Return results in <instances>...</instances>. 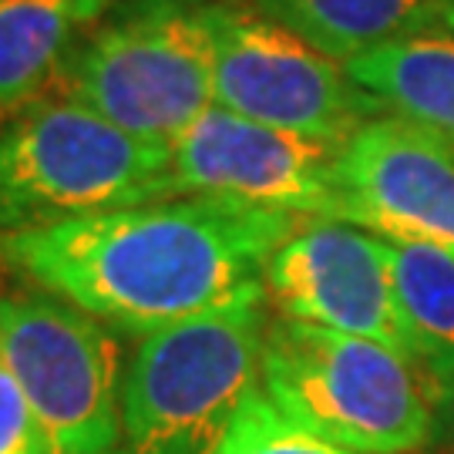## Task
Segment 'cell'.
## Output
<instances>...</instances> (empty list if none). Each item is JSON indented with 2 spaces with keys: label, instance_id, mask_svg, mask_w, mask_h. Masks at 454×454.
<instances>
[{
  "label": "cell",
  "instance_id": "6da1fadb",
  "mask_svg": "<svg viewBox=\"0 0 454 454\" xmlns=\"http://www.w3.org/2000/svg\"><path fill=\"white\" fill-rule=\"evenodd\" d=\"M303 223L223 195H168L0 236V270L142 340L266 300V266Z\"/></svg>",
  "mask_w": 454,
  "mask_h": 454
},
{
  "label": "cell",
  "instance_id": "7a4b0ae2",
  "mask_svg": "<svg viewBox=\"0 0 454 454\" xmlns=\"http://www.w3.org/2000/svg\"><path fill=\"white\" fill-rule=\"evenodd\" d=\"M262 390L296 427L354 454H418L441 434V384L418 357L283 317L266 326Z\"/></svg>",
  "mask_w": 454,
  "mask_h": 454
},
{
  "label": "cell",
  "instance_id": "3957f363",
  "mask_svg": "<svg viewBox=\"0 0 454 454\" xmlns=\"http://www.w3.org/2000/svg\"><path fill=\"white\" fill-rule=\"evenodd\" d=\"M48 98L168 145L215 105L212 0H118Z\"/></svg>",
  "mask_w": 454,
  "mask_h": 454
},
{
  "label": "cell",
  "instance_id": "277c9868",
  "mask_svg": "<svg viewBox=\"0 0 454 454\" xmlns=\"http://www.w3.org/2000/svg\"><path fill=\"white\" fill-rule=\"evenodd\" d=\"M172 195L168 145L67 98H41L0 125V236Z\"/></svg>",
  "mask_w": 454,
  "mask_h": 454
},
{
  "label": "cell",
  "instance_id": "5b68a950",
  "mask_svg": "<svg viewBox=\"0 0 454 454\" xmlns=\"http://www.w3.org/2000/svg\"><path fill=\"white\" fill-rule=\"evenodd\" d=\"M266 300L165 326L138 340L121 384L114 454H215L262 387Z\"/></svg>",
  "mask_w": 454,
  "mask_h": 454
},
{
  "label": "cell",
  "instance_id": "8992f818",
  "mask_svg": "<svg viewBox=\"0 0 454 454\" xmlns=\"http://www.w3.org/2000/svg\"><path fill=\"white\" fill-rule=\"evenodd\" d=\"M0 357L51 454L118 451L125 367L112 326L34 286L0 290Z\"/></svg>",
  "mask_w": 454,
  "mask_h": 454
},
{
  "label": "cell",
  "instance_id": "52a82bcc",
  "mask_svg": "<svg viewBox=\"0 0 454 454\" xmlns=\"http://www.w3.org/2000/svg\"><path fill=\"white\" fill-rule=\"evenodd\" d=\"M212 34L215 105L226 112L324 142H350L360 125L387 112L350 78L347 65L249 0H212Z\"/></svg>",
  "mask_w": 454,
  "mask_h": 454
},
{
  "label": "cell",
  "instance_id": "ba28073f",
  "mask_svg": "<svg viewBox=\"0 0 454 454\" xmlns=\"http://www.w3.org/2000/svg\"><path fill=\"white\" fill-rule=\"evenodd\" d=\"M343 148L212 105L168 142L172 195H223L300 219H340Z\"/></svg>",
  "mask_w": 454,
  "mask_h": 454
},
{
  "label": "cell",
  "instance_id": "9c48e42d",
  "mask_svg": "<svg viewBox=\"0 0 454 454\" xmlns=\"http://www.w3.org/2000/svg\"><path fill=\"white\" fill-rule=\"evenodd\" d=\"M276 317L411 354L390 279L387 243L340 219H307L266 266ZM414 357V354H411Z\"/></svg>",
  "mask_w": 454,
  "mask_h": 454
},
{
  "label": "cell",
  "instance_id": "30bf717a",
  "mask_svg": "<svg viewBox=\"0 0 454 454\" xmlns=\"http://www.w3.org/2000/svg\"><path fill=\"white\" fill-rule=\"evenodd\" d=\"M340 223L454 256V152L397 114L371 118L343 148Z\"/></svg>",
  "mask_w": 454,
  "mask_h": 454
},
{
  "label": "cell",
  "instance_id": "8fae6325",
  "mask_svg": "<svg viewBox=\"0 0 454 454\" xmlns=\"http://www.w3.org/2000/svg\"><path fill=\"white\" fill-rule=\"evenodd\" d=\"M118 0H0V114L51 95L71 54Z\"/></svg>",
  "mask_w": 454,
  "mask_h": 454
},
{
  "label": "cell",
  "instance_id": "7c38bea8",
  "mask_svg": "<svg viewBox=\"0 0 454 454\" xmlns=\"http://www.w3.org/2000/svg\"><path fill=\"white\" fill-rule=\"evenodd\" d=\"M249 4L340 65H350L364 54L404 37L441 31L454 34V20L441 0H249Z\"/></svg>",
  "mask_w": 454,
  "mask_h": 454
},
{
  "label": "cell",
  "instance_id": "4fadbf2b",
  "mask_svg": "<svg viewBox=\"0 0 454 454\" xmlns=\"http://www.w3.org/2000/svg\"><path fill=\"white\" fill-rule=\"evenodd\" d=\"M387 114L427 131L454 152V34H418L347 65Z\"/></svg>",
  "mask_w": 454,
  "mask_h": 454
},
{
  "label": "cell",
  "instance_id": "5bb4252c",
  "mask_svg": "<svg viewBox=\"0 0 454 454\" xmlns=\"http://www.w3.org/2000/svg\"><path fill=\"white\" fill-rule=\"evenodd\" d=\"M387 262L407 347L444 384L454 373V256L434 246L387 243Z\"/></svg>",
  "mask_w": 454,
  "mask_h": 454
},
{
  "label": "cell",
  "instance_id": "9a60e30c",
  "mask_svg": "<svg viewBox=\"0 0 454 454\" xmlns=\"http://www.w3.org/2000/svg\"><path fill=\"white\" fill-rule=\"evenodd\" d=\"M215 454H354L333 448L326 441L307 434L303 427L279 414V407L266 397V390H253L232 424L226 441Z\"/></svg>",
  "mask_w": 454,
  "mask_h": 454
},
{
  "label": "cell",
  "instance_id": "2e32d148",
  "mask_svg": "<svg viewBox=\"0 0 454 454\" xmlns=\"http://www.w3.org/2000/svg\"><path fill=\"white\" fill-rule=\"evenodd\" d=\"M0 454H51L17 377L0 357Z\"/></svg>",
  "mask_w": 454,
  "mask_h": 454
},
{
  "label": "cell",
  "instance_id": "e0dca14e",
  "mask_svg": "<svg viewBox=\"0 0 454 454\" xmlns=\"http://www.w3.org/2000/svg\"><path fill=\"white\" fill-rule=\"evenodd\" d=\"M438 421L441 434L454 444V373L441 384V401H438Z\"/></svg>",
  "mask_w": 454,
  "mask_h": 454
},
{
  "label": "cell",
  "instance_id": "ac0fdd59",
  "mask_svg": "<svg viewBox=\"0 0 454 454\" xmlns=\"http://www.w3.org/2000/svg\"><path fill=\"white\" fill-rule=\"evenodd\" d=\"M441 4H444V11H448V14H451V20H454V0H441Z\"/></svg>",
  "mask_w": 454,
  "mask_h": 454
}]
</instances>
